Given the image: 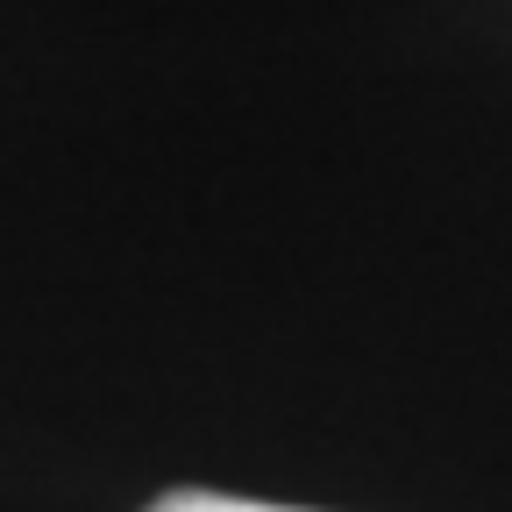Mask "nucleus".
Listing matches in <instances>:
<instances>
[{"mask_svg":"<svg viewBox=\"0 0 512 512\" xmlns=\"http://www.w3.org/2000/svg\"><path fill=\"white\" fill-rule=\"evenodd\" d=\"M143 512H299V505H264V498H228V491H164Z\"/></svg>","mask_w":512,"mask_h":512,"instance_id":"obj_1","label":"nucleus"}]
</instances>
